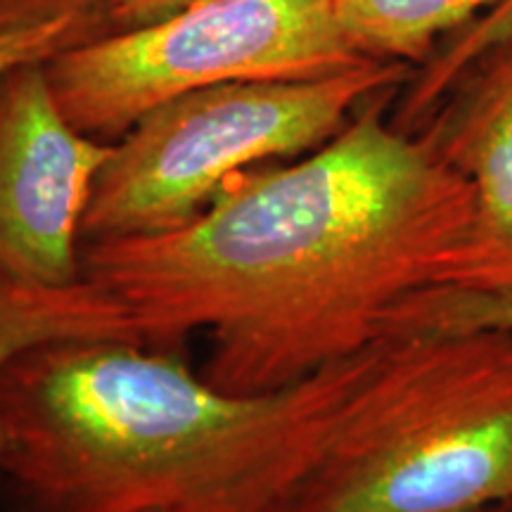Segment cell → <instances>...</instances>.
Listing matches in <instances>:
<instances>
[{
    "label": "cell",
    "instance_id": "obj_5",
    "mask_svg": "<svg viewBox=\"0 0 512 512\" xmlns=\"http://www.w3.org/2000/svg\"><path fill=\"white\" fill-rule=\"evenodd\" d=\"M370 60L351 43L335 0H190L159 22L69 50L46 72L69 124L117 143L181 95L223 83L325 79Z\"/></svg>",
    "mask_w": 512,
    "mask_h": 512
},
{
    "label": "cell",
    "instance_id": "obj_9",
    "mask_svg": "<svg viewBox=\"0 0 512 512\" xmlns=\"http://www.w3.org/2000/svg\"><path fill=\"white\" fill-rule=\"evenodd\" d=\"M498 0H335L351 43L373 60L418 67L453 31Z\"/></svg>",
    "mask_w": 512,
    "mask_h": 512
},
{
    "label": "cell",
    "instance_id": "obj_3",
    "mask_svg": "<svg viewBox=\"0 0 512 512\" xmlns=\"http://www.w3.org/2000/svg\"><path fill=\"white\" fill-rule=\"evenodd\" d=\"M512 503V330H408L377 347L278 512H482Z\"/></svg>",
    "mask_w": 512,
    "mask_h": 512
},
{
    "label": "cell",
    "instance_id": "obj_12",
    "mask_svg": "<svg viewBox=\"0 0 512 512\" xmlns=\"http://www.w3.org/2000/svg\"><path fill=\"white\" fill-rule=\"evenodd\" d=\"M418 328H463V325H496L512 330V302L465 297V294L446 292L430 304Z\"/></svg>",
    "mask_w": 512,
    "mask_h": 512
},
{
    "label": "cell",
    "instance_id": "obj_11",
    "mask_svg": "<svg viewBox=\"0 0 512 512\" xmlns=\"http://www.w3.org/2000/svg\"><path fill=\"white\" fill-rule=\"evenodd\" d=\"M512 31V0H498L470 24L448 34L425 62L413 67L392 102L389 119L403 133H413L425 124L437 102L458 79L460 72Z\"/></svg>",
    "mask_w": 512,
    "mask_h": 512
},
{
    "label": "cell",
    "instance_id": "obj_1",
    "mask_svg": "<svg viewBox=\"0 0 512 512\" xmlns=\"http://www.w3.org/2000/svg\"><path fill=\"white\" fill-rule=\"evenodd\" d=\"M396 93L297 162L242 171L188 226L86 242L83 278L152 347L204 332V377L233 394L290 387L401 335L451 290L472 190L392 124Z\"/></svg>",
    "mask_w": 512,
    "mask_h": 512
},
{
    "label": "cell",
    "instance_id": "obj_15",
    "mask_svg": "<svg viewBox=\"0 0 512 512\" xmlns=\"http://www.w3.org/2000/svg\"><path fill=\"white\" fill-rule=\"evenodd\" d=\"M482 512H512V503H501V505H494V508H486Z\"/></svg>",
    "mask_w": 512,
    "mask_h": 512
},
{
    "label": "cell",
    "instance_id": "obj_14",
    "mask_svg": "<svg viewBox=\"0 0 512 512\" xmlns=\"http://www.w3.org/2000/svg\"><path fill=\"white\" fill-rule=\"evenodd\" d=\"M278 503L266 496H228V498H214V501L190 503L181 505V508L157 510V512H275Z\"/></svg>",
    "mask_w": 512,
    "mask_h": 512
},
{
    "label": "cell",
    "instance_id": "obj_7",
    "mask_svg": "<svg viewBox=\"0 0 512 512\" xmlns=\"http://www.w3.org/2000/svg\"><path fill=\"white\" fill-rule=\"evenodd\" d=\"M413 136L472 190L451 292L512 302V31L467 64Z\"/></svg>",
    "mask_w": 512,
    "mask_h": 512
},
{
    "label": "cell",
    "instance_id": "obj_4",
    "mask_svg": "<svg viewBox=\"0 0 512 512\" xmlns=\"http://www.w3.org/2000/svg\"><path fill=\"white\" fill-rule=\"evenodd\" d=\"M406 62L370 60L306 81L223 83L164 102L112 143L83 216V245L188 226L242 171L323 147Z\"/></svg>",
    "mask_w": 512,
    "mask_h": 512
},
{
    "label": "cell",
    "instance_id": "obj_10",
    "mask_svg": "<svg viewBox=\"0 0 512 512\" xmlns=\"http://www.w3.org/2000/svg\"><path fill=\"white\" fill-rule=\"evenodd\" d=\"M117 31L102 0H0V76Z\"/></svg>",
    "mask_w": 512,
    "mask_h": 512
},
{
    "label": "cell",
    "instance_id": "obj_8",
    "mask_svg": "<svg viewBox=\"0 0 512 512\" xmlns=\"http://www.w3.org/2000/svg\"><path fill=\"white\" fill-rule=\"evenodd\" d=\"M62 337H112L143 342V335L128 313L86 278L69 287H38L0 273V368L17 351Z\"/></svg>",
    "mask_w": 512,
    "mask_h": 512
},
{
    "label": "cell",
    "instance_id": "obj_6",
    "mask_svg": "<svg viewBox=\"0 0 512 512\" xmlns=\"http://www.w3.org/2000/svg\"><path fill=\"white\" fill-rule=\"evenodd\" d=\"M112 143L69 124L46 64L0 76V273L38 287L83 280V216Z\"/></svg>",
    "mask_w": 512,
    "mask_h": 512
},
{
    "label": "cell",
    "instance_id": "obj_13",
    "mask_svg": "<svg viewBox=\"0 0 512 512\" xmlns=\"http://www.w3.org/2000/svg\"><path fill=\"white\" fill-rule=\"evenodd\" d=\"M102 3H105L119 31H126L174 15L190 0H102Z\"/></svg>",
    "mask_w": 512,
    "mask_h": 512
},
{
    "label": "cell",
    "instance_id": "obj_2",
    "mask_svg": "<svg viewBox=\"0 0 512 512\" xmlns=\"http://www.w3.org/2000/svg\"><path fill=\"white\" fill-rule=\"evenodd\" d=\"M377 347L275 392L233 394L178 349L112 337L34 344L0 368L3 472L48 512H157L228 496H266L280 510Z\"/></svg>",
    "mask_w": 512,
    "mask_h": 512
}]
</instances>
